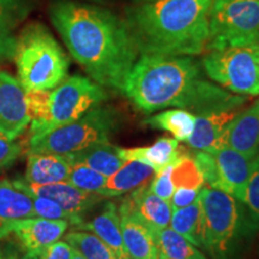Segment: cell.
<instances>
[{
  "label": "cell",
  "instance_id": "6da1fadb",
  "mask_svg": "<svg viewBox=\"0 0 259 259\" xmlns=\"http://www.w3.org/2000/svg\"><path fill=\"white\" fill-rule=\"evenodd\" d=\"M51 21L74 60L103 88L121 93L139 51L130 29L107 9L59 0L50 10Z\"/></svg>",
  "mask_w": 259,
  "mask_h": 259
},
{
  "label": "cell",
  "instance_id": "7a4b0ae2",
  "mask_svg": "<svg viewBox=\"0 0 259 259\" xmlns=\"http://www.w3.org/2000/svg\"><path fill=\"white\" fill-rule=\"evenodd\" d=\"M205 76L202 64L191 56L141 54L121 94L145 114L169 107L196 115L241 108L245 96L234 95Z\"/></svg>",
  "mask_w": 259,
  "mask_h": 259
},
{
  "label": "cell",
  "instance_id": "3957f363",
  "mask_svg": "<svg viewBox=\"0 0 259 259\" xmlns=\"http://www.w3.org/2000/svg\"><path fill=\"white\" fill-rule=\"evenodd\" d=\"M213 0H154L128 9L126 24L139 54L198 56L208 47Z\"/></svg>",
  "mask_w": 259,
  "mask_h": 259
},
{
  "label": "cell",
  "instance_id": "277c9868",
  "mask_svg": "<svg viewBox=\"0 0 259 259\" xmlns=\"http://www.w3.org/2000/svg\"><path fill=\"white\" fill-rule=\"evenodd\" d=\"M14 60L25 93L54 89L67 77L70 64L51 31L38 23L28 25L19 35Z\"/></svg>",
  "mask_w": 259,
  "mask_h": 259
},
{
  "label": "cell",
  "instance_id": "5b68a950",
  "mask_svg": "<svg viewBox=\"0 0 259 259\" xmlns=\"http://www.w3.org/2000/svg\"><path fill=\"white\" fill-rule=\"evenodd\" d=\"M119 120L120 116L113 107L96 106L77 120L29 142L28 154L67 156L93 144L109 142L119 127Z\"/></svg>",
  "mask_w": 259,
  "mask_h": 259
},
{
  "label": "cell",
  "instance_id": "8992f818",
  "mask_svg": "<svg viewBox=\"0 0 259 259\" xmlns=\"http://www.w3.org/2000/svg\"><path fill=\"white\" fill-rule=\"evenodd\" d=\"M108 94L102 85L89 77L79 74L66 77L59 85L48 90L46 112L36 125H30L29 142L38 139L52 130L67 125L93 109L102 105Z\"/></svg>",
  "mask_w": 259,
  "mask_h": 259
},
{
  "label": "cell",
  "instance_id": "52a82bcc",
  "mask_svg": "<svg viewBox=\"0 0 259 259\" xmlns=\"http://www.w3.org/2000/svg\"><path fill=\"white\" fill-rule=\"evenodd\" d=\"M239 200L225 191L204 185L200 203L204 218L203 248L213 259H228L242 231Z\"/></svg>",
  "mask_w": 259,
  "mask_h": 259
},
{
  "label": "cell",
  "instance_id": "ba28073f",
  "mask_svg": "<svg viewBox=\"0 0 259 259\" xmlns=\"http://www.w3.org/2000/svg\"><path fill=\"white\" fill-rule=\"evenodd\" d=\"M206 50L259 45V0H213Z\"/></svg>",
  "mask_w": 259,
  "mask_h": 259
},
{
  "label": "cell",
  "instance_id": "9c48e42d",
  "mask_svg": "<svg viewBox=\"0 0 259 259\" xmlns=\"http://www.w3.org/2000/svg\"><path fill=\"white\" fill-rule=\"evenodd\" d=\"M206 77L235 95H259V65L253 48L227 47L210 51L203 58Z\"/></svg>",
  "mask_w": 259,
  "mask_h": 259
},
{
  "label": "cell",
  "instance_id": "30bf717a",
  "mask_svg": "<svg viewBox=\"0 0 259 259\" xmlns=\"http://www.w3.org/2000/svg\"><path fill=\"white\" fill-rule=\"evenodd\" d=\"M12 181L25 193H32L54 200L66 212L69 223L73 228H77L80 223L85 221L87 216L107 199L97 193L77 189L67 181L50 185H30L24 179Z\"/></svg>",
  "mask_w": 259,
  "mask_h": 259
},
{
  "label": "cell",
  "instance_id": "8fae6325",
  "mask_svg": "<svg viewBox=\"0 0 259 259\" xmlns=\"http://www.w3.org/2000/svg\"><path fill=\"white\" fill-rule=\"evenodd\" d=\"M29 125L27 93L18 79L0 71V134L18 139Z\"/></svg>",
  "mask_w": 259,
  "mask_h": 259
},
{
  "label": "cell",
  "instance_id": "7c38bea8",
  "mask_svg": "<svg viewBox=\"0 0 259 259\" xmlns=\"http://www.w3.org/2000/svg\"><path fill=\"white\" fill-rule=\"evenodd\" d=\"M66 220L28 218L11 223L4 232V239L12 235L24 252L38 254L42 248L60 240L69 228ZM3 239V240H4Z\"/></svg>",
  "mask_w": 259,
  "mask_h": 259
},
{
  "label": "cell",
  "instance_id": "4fadbf2b",
  "mask_svg": "<svg viewBox=\"0 0 259 259\" xmlns=\"http://www.w3.org/2000/svg\"><path fill=\"white\" fill-rule=\"evenodd\" d=\"M119 208L120 227L124 247L131 259H158L157 235L137 215L128 197L122 200Z\"/></svg>",
  "mask_w": 259,
  "mask_h": 259
},
{
  "label": "cell",
  "instance_id": "5bb4252c",
  "mask_svg": "<svg viewBox=\"0 0 259 259\" xmlns=\"http://www.w3.org/2000/svg\"><path fill=\"white\" fill-rule=\"evenodd\" d=\"M212 154L218 177V189L244 202L245 190L250 178L253 158L229 147L209 151Z\"/></svg>",
  "mask_w": 259,
  "mask_h": 259
},
{
  "label": "cell",
  "instance_id": "9a60e30c",
  "mask_svg": "<svg viewBox=\"0 0 259 259\" xmlns=\"http://www.w3.org/2000/svg\"><path fill=\"white\" fill-rule=\"evenodd\" d=\"M220 147H229L248 157L259 154V100L239 112L223 131Z\"/></svg>",
  "mask_w": 259,
  "mask_h": 259
},
{
  "label": "cell",
  "instance_id": "2e32d148",
  "mask_svg": "<svg viewBox=\"0 0 259 259\" xmlns=\"http://www.w3.org/2000/svg\"><path fill=\"white\" fill-rule=\"evenodd\" d=\"M74 229L94 233L114 252L116 258H128L124 247V240H122L119 208L115 203L106 202L96 216H94L89 221L80 223Z\"/></svg>",
  "mask_w": 259,
  "mask_h": 259
},
{
  "label": "cell",
  "instance_id": "e0dca14e",
  "mask_svg": "<svg viewBox=\"0 0 259 259\" xmlns=\"http://www.w3.org/2000/svg\"><path fill=\"white\" fill-rule=\"evenodd\" d=\"M240 112V108L225 109L196 115V124L187 143L194 150L212 151L220 149L223 131Z\"/></svg>",
  "mask_w": 259,
  "mask_h": 259
},
{
  "label": "cell",
  "instance_id": "ac0fdd59",
  "mask_svg": "<svg viewBox=\"0 0 259 259\" xmlns=\"http://www.w3.org/2000/svg\"><path fill=\"white\" fill-rule=\"evenodd\" d=\"M72 167L69 156L56 154H28L24 180L30 185H50L67 181Z\"/></svg>",
  "mask_w": 259,
  "mask_h": 259
},
{
  "label": "cell",
  "instance_id": "d6986e66",
  "mask_svg": "<svg viewBox=\"0 0 259 259\" xmlns=\"http://www.w3.org/2000/svg\"><path fill=\"white\" fill-rule=\"evenodd\" d=\"M120 156L124 161H141L148 166L153 167L155 171H160L168 166H171L181 156L189 151L181 147L176 138L162 137L149 147L119 149Z\"/></svg>",
  "mask_w": 259,
  "mask_h": 259
},
{
  "label": "cell",
  "instance_id": "ffe728a7",
  "mask_svg": "<svg viewBox=\"0 0 259 259\" xmlns=\"http://www.w3.org/2000/svg\"><path fill=\"white\" fill-rule=\"evenodd\" d=\"M155 169L141 161H126L119 170L107 178L106 185L100 196L120 197L122 194L131 193L135 190L149 185L155 176Z\"/></svg>",
  "mask_w": 259,
  "mask_h": 259
},
{
  "label": "cell",
  "instance_id": "44dd1931",
  "mask_svg": "<svg viewBox=\"0 0 259 259\" xmlns=\"http://www.w3.org/2000/svg\"><path fill=\"white\" fill-rule=\"evenodd\" d=\"M135 211L151 231L158 236L162 229L169 227L171 219V206L168 200H164L150 191V187L145 185L135 190L128 196Z\"/></svg>",
  "mask_w": 259,
  "mask_h": 259
},
{
  "label": "cell",
  "instance_id": "7402d4cb",
  "mask_svg": "<svg viewBox=\"0 0 259 259\" xmlns=\"http://www.w3.org/2000/svg\"><path fill=\"white\" fill-rule=\"evenodd\" d=\"M35 218L32 200L14 181L0 180V240L8 227L18 220Z\"/></svg>",
  "mask_w": 259,
  "mask_h": 259
},
{
  "label": "cell",
  "instance_id": "603a6c76",
  "mask_svg": "<svg viewBox=\"0 0 259 259\" xmlns=\"http://www.w3.org/2000/svg\"><path fill=\"white\" fill-rule=\"evenodd\" d=\"M119 149L120 148L115 147L109 142H105V143L93 144L67 156L70 157L72 163L85 164L103 176L111 177L116 170L120 169L126 162L121 158Z\"/></svg>",
  "mask_w": 259,
  "mask_h": 259
},
{
  "label": "cell",
  "instance_id": "cb8c5ba5",
  "mask_svg": "<svg viewBox=\"0 0 259 259\" xmlns=\"http://www.w3.org/2000/svg\"><path fill=\"white\" fill-rule=\"evenodd\" d=\"M169 227L196 247H203L204 218L200 194L199 198L191 205L171 212Z\"/></svg>",
  "mask_w": 259,
  "mask_h": 259
},
{
  "label": "cell",
  "instance_id": "d4e9b609",
  "mask_svg": "<svg viewBox=\"0 0 259 259\" xmlns=\"http://www.w3.org/2000/svg\"><path fill=\"white\" fill-rule=\"evenodd\" d=\"M144 124L153 128L169 132L179 142H185L193 132L196 114L181 108L168 109V111H163L156 115L147 118Z\"/></svg>",
  "mask_w": 259,
  "mask_h": 259
},
{
  "label": "cell",
  "instance_id": "484cf974",
  "mask_svg": "<svg viewBox=\"0 0 259 259\" xmlns=\"http://www.w3.org/2000/svg\"><path fill=\"white\" fill-rule=\"evenodd\" d=\"M64 240L85 259H118L114 252L92 232L73 229L64 235Z\"/></svg>",
  "mask_w": 259,
  "mask_h": 259
},
{
  "label": "cell",
  "instance_id": "4316f807",
  "mask_svg": "<svg viewBox=\"0 0 259 259\" xmlns=\"http://www.w3.org/2000/svg\"><path fill=\"white\" fill-rule=\"evenodd\" d=\"M160 253L170 259H208L193 244L167 227L157 236Z\"/></svg>",
  "mask_w": 259,
  "mask_h": 259
},
{
  "label": "cell",
  "instance_id": "83f0119b",
  "mask_svg": "<svg viewBox=\"0 0 259 259\" xmlns=\"http://www.w3.org/2000/svg\"><path fill=\"white\" fill-rule=\"evenodd\" d=\"M170 179L176 189L183 187V189L200 191L202 187L205 185L202 171H200L198 164L192 157V154L190 153L181 156L171 166Z\"/></svg>",
  "mask_w": 259,
  "mask_h": 259
},
{
  "label": "cell",
  "instance_id": "f1b7e54d",
  "mask_svg": "<svg viewBox=\"0 0 259 259\" xmlns=\"http://www.w3.org/2000/svg\"><path fill=\"white\" fill-rule=\"evenodd\" d=\"M107 178L108 177L94 170L93 168L85 166V164L72 163L67 183L79 190L100 194L106 185Z\"/></svg>",
  "mask_w": 259,
  "mask_h": 259
},
{
  "label": "cell",
  "instance_id": "f546056e",
  "mask_svg": "<svg viewBox=\"0 0 259 259\" xmlns=\"http://www.w3.org/2000/svg\"><path fill=\"white\" fill-rule=\"evenodd\" d=\"M32 200V206H34L35 218H42L47 220H66V212L60 208L58 204L46 197L36 196V194L27 193Z\"/></svg>",
  "mask_w": 259,
  "mask_h": 259
},
{
  "label": "cell",
  "instance_id": "4dcf8cb0",
  "mask_svg": "<svg viewBox=\"0 0 259 259\" xmlns=\"http://www.w3.org/2000/svg\"><path fill=\"white\" fill-rule=\"evenodd\" d=\"M246 206L259 218V154L253 158L250 178L245 190L244 202Z\"/></svg>",
  "mask_w": 259,
  "mask_h": 259
},
{
  "label": "cell",
  "instance_id": "1f68e13d",
  "mask_svg": "<svg viewBox=\"0 0 259 259\" xmlns=\"http://www.w3.org/2000/svg\"><path fill=\"white\" fill-rule=\"evenodd\" d=\"M23 153V144L0 134V170L8 169Z\"/></svg>",
  "mask_w": 259,
  "mask_h": 259
},
{
  "label": "cell",
  "instance_id": "d6a6232c",
  "mask_svg": "<svg viewBox=\"0 0 259 259\" xmlns=\"http://www.w3.org/2000/svg\"><path fill=\"white\" fill-rule=\"evenodd\" d=\"M28 0H0V19L16 25L28 14Z\"/></svg>",
  "mask_w": 259,
  "mask_h": 259
},
{
  "label": "cell",
  "instance_id": "836d02e7",
  "mask_svg": "<svg viewBox=\"0 0 259 259\" xmlns=\"http://www.w3.org/2000/svg\"><path fill=\"white\" fill-rule=\"evenodd\" d=\"M173 166V164H171ZM171 166H168L160 171H156V176H154L153 180H151L150 184V191L153 193L156 194V196L160 197V198L168 200L169 202L171 196H173L174 187L173 183H171L170 179V171H171Z\"/></svg>",
  "mask_w": 259,
  "mask_h": 259
},
{
  "label": "cell",
  "instance_id": "e575fe53",
  "mask_svg": "<svg viewBox=\"0 0 259 259\" xmlns=\"http://www.w3.org/2000/svg\"><path fill=\"white\" fill-rule=\"evenodd\" d=\"M15 25L10 24L9 22L0 19V63L14 60L17 42L12 31Z\"/></svg>",
  "mask_w": 259,
  "mask_h": 259
},
{
  "label": "cell",
  "instance_id": "d590c367",
  "mask_svg": "<svg viewBox=\"0 0 259 259\" xmlns=\"http://www.w3.org/2000/svg\"><path fill=\"white\" fill-rule=\"evenodd\" d=\"M76 250L69 242L65 240H58L53 244L48 245L47 247L42 248L38 252V259H71Z\"/></svg>",
  "mask_w": 259,
  "mask_h": 259
},
{
  "label": "cell",
  "instance_id": "8d00e7d4",
  "mask_svg": "<svg viewBox=\"0 0 259 259\" xmlns=\"http://www.w3.org/2000/svg\"><path fill=\"white\" fill-rule=\"evenodd\" d=\"M199 194H200L199 190L183 189V187L176 189L173 196H171V198L169 200L171 210L174 211V210L185 208V206L191 205V204L194 203L199 198Z\"/></svg>",
  "mask_w": 259,
  "mask_h": 259
},
{
  "label": "cell",
  "instance_id": "74e56055",
  "mask_svg": "<svg viewBox=\"0 0 259 259\" xmlns=\"http://www.w3.org/2000/svg\"><path fill=\"white\" fill-rule=\"evenodd\" d=\"M0 259H21L19 245L12 241H5L0 245Z\"/></svg>",
  "mask_w": 259,
  "mask_h": 259
},
{
  "label": "cell",
  "instance_id": "f35d334b",
  "mask_svg": "<svg viewBox=\"0 0 259 259\" xmlns=\"http://www.w3.org/2000/svg\"><path fill=\"white\" fill-rule=\"evenodd\" d=\"M21 259H38V258H37V254L29 253V252H25V253L21 257Z\"/></svg>",
  "mask_w": 259,
  "mask_h": 259
},
{
  "label": "cell",
  "instance_id": "ab89813d",
  "mask_svg": "<svg viewBox=\"0 0 259 259\" xmlns=\"http://www.w3.org/2000/svg\"><path fill=\"white\" fill-rule=\"evenodd\" d=\"M252 48H253L255 59H257L258 65H259V45H255V46H252Z\"/></svg>",
  "mask_w": 259,
  "mask_h": 259
},
{
  "label": "cell",
  "instance_id": "60d3db41",
  "mask_svg": "<svg viewBox=\"0 0 259 259\" xmlns=\"http://www.w3.org/2000/svg\"><path fill=\"white\" fill-rule=\"evenodd\" d=\"M71 259H85V258H84L82 254L78 253V252L76 251V252H74V254L72 255V258H71Z\"/></svg>",
  "mask_w": 259,
  "mask_h": 259
},
{
  "label": "cell",
  "instance_id": "b9f144b4",
  "mask_svg": "<svg viewBox=\"0 0 259 259\" xmlns=\"http://www.w3.org/2000/svg\"><path fill=\"white\" fill-rule=\"evenodd\" d=\"M132 2H134L135 4H143V3H150L154 2V0H132Z\"/></svg>",
  "mask_w": 259,
  "mask_h": 259
},
{
  "label": "cell",
  "instance_id": "7bdbcfd3",
  "mask_svg": "<svg viewBox=\"0 0 259 259\" xmlns=\"http://www.w3.org/2000/svg\"><path fill=\"white\" fill-rule=\"evenodd\" d=\"M93 2H99V3H102V2H105V0H93Z\"/></svg>",
  "mask_w": 259,
  "mask_h": 259
},
{
  "label": "cell",
  "instance_id": "ee69618b",
  "mask_svg": "<svg viewBox=\"0 0 259 259\" xmlns=\"http://www.w3.org/2000/svg\"><path fill=\"white\" fill-rule=\"evenodd\" d=\"M127 259H131V258H127Z\"/></svg>",
  "mask_w": 259,
  "mask_h": 259
}]
</instances>
